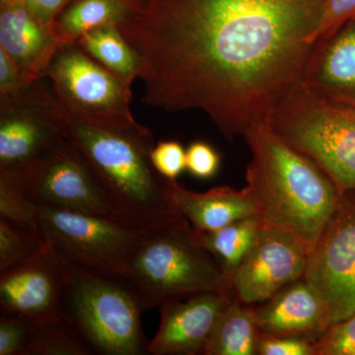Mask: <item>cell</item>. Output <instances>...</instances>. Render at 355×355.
Here are the masks:
<instances>
[{"label": "cell", "mask_w": 355, "mask_h": 355, "mask_svg": "<svg viewBox=\"0 0 355 355\" xmlns=\"http://www.w3.org/2000/svg\"><path fill=\"white\" fill-rule=\"evenodd\" d=\"M244 137L251 151L246 189L261 227L288 233L309 254L335 211L338 189L312 159L289 146L268 123L254 125Z\"/></svg>", "instance_id": "obj_2"}, {"label": "cell", "mask_w": 355, "mask_h": 355, "mask_svg": "<svg viewBox=\"0 0 355 355\" xmlns=\"http://www.w3.org/2000/svg\"><path fill=\"white\" fill-rule=\"evenodd\" d=\"M46 247L48 243L41 234L0 219V272L33 260Z\"/></svg>", "instance_id": "obj_25"}, {"label": "cell", "mask_w": 355, "mask_h": 355, "mask_svg": "<svg viewBox=\"0 0 355 355\" xmlns=\"http://www.w3.org/2000/svg\"><path fill=\"white\" fill-rule=\"evenodd\" d=\"M261 228L258 218L252 216L217 230L196 231L198 241L211 254L226 275L246 260L256 244Z\"/></svg>", "instance_id": "obj_22"}, {"label": "cell", "mask_w": 355, "mask_h": 355, "mask_svg": "<svg viewBox=\"0 0 355 355\" xmlns=\"http://www.w3.org/2000/svg\"><path fill=\"white\" fill-rule=\"evenodd\" d=\"M31 320L18 313L0 316V355H25L34 331Z\"/></svg>", "instance_id": "obj_26"}, {"label": "cell", "mask_w": 355, "mask_h": 355, "mask_svg": "<svg viewBox=\"0 0 355 355\" xmlns=\"http://www.w3.org/2000/svg\"><path fill=\"white\" fill-rule=\"evenodd\" d=\"M314 355H355V311L347 319L331 324L313 343Z\"/></svg>", "instance_id": "obj_27"}, {"label": "cell", "mask_w": 355, "mask_h": 355, "mask_svg": "<svg viewBox=\"0 0 355 355\" xmlns=\"http://www.w3.org/2000/svg\"><path fill=\"white\" fill-rule=\"evenodd\" d=\"M268 127L305 154L338 193L355 190V106L331 101L297 83L280 100Z\"/></svg>", "instance_id": "obj_5"}, {"label": "cell", "mask_w": 355, "mask_h": 355, "mask_svg": "<svg viewBox=\"0 0 355 355\" xmlns=\"http://www.w3.org/2000/svg\"><path fill=\"white\" fill-rule=\"evenodd\" d=\"M254 310L259 331L263 335L314 343L333 324L328 306L304 277L254 306Z\"/></svg>", "instance_id": "obj_15"}, {"label": "cell", "mask_w": 355, "mask_h": 355, "mask_svg": "<svg viewBox=\"0 0 355 355\" xmlns=\"http://www.w3.org/2000/svg\"><path fill=\"white\" fill-rule=\"evenodd\" d=\"M65 282L67 266L48 244L33 260L0 272L1 311L18 313L38 326L60 321Z\"/></svg>", "instance_id": "obj_13"}, {"label": "cell", "mask_w": 355, "mask_h": 355, "mask_svg": "<svg viewBox=\"0 0 355 355\" xmlns=\"http://www.w3.org/2000/svg\"><path fill=\"white\" fill-rule=\"evenodd\" d=\"M44 76L69 116L114 127L139 125L130 110L132 84L96 62L76 43L58 49Z\"/></svg>", "instance_id": "obj_8"}, {"label": "cell", "mask_w": 355, "mask_h": 355, "mask_svg": "<svg viewBox=\"0 0 355 355\" xmlns=\"http://www.w3.org/2000/svg\"><path fill=\"white\" fill-rule=\"evenodd\" d=\"M231 292L205 291L170 299L160 306L157 334L148 343L151 355L203 354Z\"/></svg>", "instance_id": "obj_14"}, {"label": "cell", "mask_w": 355, "mask_h": 355, "mask_svg": "<svg viewBox=\"0 0 355 355\" xmlns=\"http://www.w3.org/2000/svg\"><path fill=\"white\" fill-rule=\"evenodd\" d=\"M307 251L288 233L261 228L246 260L226 275L233 296L247 305H258L280 289L304 277Z\"/></svg>", "instance_id": "obj_12"}, {"label": "cell", "mask_w": 355, "mask_h": 355, "mask_svg": "<svg viewBox=\"0 0 355 355\" xmlns=\"http://www.w3.org/2000/svg\"><path fill=\"white\" fill-rule=\"evenodd\" d=\"M46 79L0 98V171L28 169L67 139V112Z\"/></svg>", "instance_id": "obj_9"}, {"label": "cell", "mask_w": 355, "mask_h": 355, "mask_svg": "<svg viewBox=\"0 0 355 355\" xmlns=\"http://www.w3.org/2000/svg\"><path fill=\"white\" fill-rule=\"evenodd\" d=\"M260 335L254 306L233 297L219 315L203 355H257Z\"/></svg>", "instance_id": "obj_19"}, {"label": "cell", "mask_w": 355, "mask_h": 355, "mask_svg": "<svg viewBox=\"0 0 355 355\" xmlns=\"http://www.w3.org/2000/svg\"><path fill=\"white\" fill-rule=\"evenodd\" d=\"M257 355H314V349L307 340L261 334Z\"/></svg>", "instance_id": "obj_31"}, {"label": "cell", "mask_w": 355, "mask_h": 355, "mask_svg": "<svg viewBox=\"0 0 355 355\" xmlns=\"http://www.w3.org/2000/svg\"><path fill=\"white\" fill-rule=\"evenodd\" d=\"M76 44L103 67L132 84L139 77L141 62L118 25H107L83 35Z\"/></svg>", "instance_id": "obj_21"}, {"label": "cell", "mask_w": 355, "mask_h": 355, "mask_svg": "<svg viewBox=\"0 0 355 355\" xmlns=\"http://www.w3.org/2000/svg\"><path fill=\"white\" fill-rule=\"evenodd\" d=\"M24 171L30 196L37 207L127 222L114 209L87 163L67 139Z\"/></svg>", "instance_id": "obj_11"}, {"label": "cell", "mask_w": 355, "mask_h": 355, "mask_svg": "<svg viewBox=\"0 0 355 355\" xmlns=\"http://www.w3.org/2000/svg\"><path fill=\"white\" fill-rule=\"evenodd\" d=\"M125 3L128 4V7H130V10L135 11L137 10V9L142 8V7L146 6L147 3H148L149 0H123Z\"/></svg>", "instance_id": "obj_34"}, {"label": "cell", "mask_w": 355, "mask_h": 355, "mask_svg": "<svg viewBox=\"0 0 355 355\" xmlns=\"http://www.w3.org/2000/svg\"><path fill=\"white\" fill-rule=\"evenodd\" d=\"M35 80L37 79L26 76L4 51H0V98L17 94Z\"/></svg>", "instance_id": "obj_32"}, {"label": "cell", "mask_w": 355, "mask_h": 355, "mask_svg": "<svg viewBox=\"0 0 355 355\" xmlns=\"http://www.w3.org/2000/svg\"><path fill=\"white\" fill-rule=\"evenodd\" d=\"M173 207L198 231H214L232 222L256 216V205L246 188L217 187L205 193L187 190L177 180H168Z\"/></svg>", "instance_id": "obj_18"}, {"label": "cell", "mask_w": 355, "mask_h": 355, "mask_svg": "<svg viewBox=\"0 0 355 355\" xmlns=\"http://www.w3.org/2000/svg\"><path fill=\"white\" fill-rule=\"evenodd\" d=\"M150 159L158 174L167 180L174 181L187 170L186 149L176 140L159 141L151 151Z\"/></svg>", "instance_id": "obj_28"}, {"label": "cell", "mask_w": 355, "mask_h": 355, "mask_svg": "<svg viewBox=\"0 0 355 355\" xmlns=\"http://www.w3.org/2000/svg\"><path fill=\"white\" fill-rule=\"evenodd\" d=\"M304 279L330 310L334 323L355 311V190L338 205L308 254Z\"/></svg>", "instance_id": "obj_10"}, {"label": "cell", "mask_w": 355, "mask_h": 355, "mask_svg": "<svg viewBox=\"0 0 355 355\" xmlns=\"http://www.w3.org/2000/svg\"><path fill=\"white\" fill-rule=\"evenodd\" d=\"M72 1L74 0H26L25 4L42 22L53 27L58 16Z\"/></svg>", "instance_id": "obj_33"}, {"label": "cell", "mask_w": 355, "mask_h": 355, "mask_svg": "<svg viewBox=\"0 0 355 355\" xmlns=\"http://www.w3.org/2000/svg\"><path fill=\"white\" fill-rule=\"evenodd\" d=\"M39 232L65 265L121 275L142 236L150 229L104 217L38 207Z\"/></svg>", "instance_id": "obj_7"}, {"label": "cell", "mask_w": 355, "mask_h": 355, "mask_svg": "<svg viewBox=\"0 0 355 355\" xmlns=\"http://www.w3.org/2000/svg\"><path fill=\"white\" fill-rule=\"evenodd\" d=\"M26 0H0L2 4H22L25 3Z\"/></svg>", "instance_id": "obj_35"}, {"label": "cell", "mask_w": 355, "mask_h": 355, "mask_svg": "<svg viewBox=\"0 0 355 355\" xmlns=\"http://www.w3.org/2000/svg\"><path fill=\"white\" fill-rule=\"evenodd\" d=\"M93 354L67 318L53 323L35 324L25 355Z\"/></svg>", "instance_id": "obj_24"}, {"label": "cell", "mask_w": 355, "mask_h": 355, "mask_svg": "<svg viewBox=\"0 0 355 355\" xmlns=\"http://www.w3.org/2000/svg\"><path fill=\"white\" fill-rule=\"evenodd\" d=\"M355 16V0H324L321 17L313 34L312 44Z\"/></svg>", "instance_id": "obj_30"}, {"label": "cell", "mask_w": 355, "mask_h": 355, "mask_svg": "<svg viewBox=\"0 0 355 355\" xmlns=\"http://www.w3.org/2000/svg\"><path fill=\"white\" fill-rule=\"evenodd\" d=\"M62 44L53 28L22 4L0 3V51L32 79L46 71Z\"/></svg>", "instance_id": "obj_17"}, {"label": "cell", "mask_w": 355, "mask_h": 355, "mask_svg": "<svg viewBox=\"0 0 355 355\" xmlns=\"http://www.w3.org/2000/svg\"><path fill=\"white\" fill-rule=\"evenodd\" d=\"M221 154L202 140L191 142L186 149L187 171L198 179L209 180L220 169Z\"/></svg>", "instance_id": "obj_29"}, {"label": "cell", "mask_w": 355, "mask_h": 355, "mask_svg": "<svg viewBox=\"0 0 355 355\" xmlns=\"http://www.w3.org/2000/svg\"><path fill=\"white\" fill-rule=\"evenodd\" d=\"M0 219L40 234L38 207L30 196L24 170L0 171Z\"/></svg>", "instance_id": "obj_23"}, {"label": "cell", "mask_w": 355, "mask_h": 355, "mask_svg": "<svg viewBox=\"0 0 355 355\" xmlns=\"http://www.w3.org/2000/svg\"><path fill=\"white\" fill-rule=\"evenodd\" d=\"M123 277L139 292L147 310L189 294L231 292L225 273L181 214L142 236Z\"/></svg>", "instance_id": "obj_4"}, {"label": "cell", "mask_w": 355, "mask_h": 355, "mask_svg": "<svg viewBox=\"0 0 355 355\" xmlns=\"http://www.w3.org/2000/svg\"><path fill=\"white\" fill-rule=\"evenodd\" d=\"M146 310L139 292L121 275L67 266L64 317L93 354H147L141 328Z\"/></svg>", "instance_id": "obj_6"}, {"label": "cell", "mask_w": 355, "mask_h": 355, "mask_svg": "<svg viewBox=\"0 0 355 355\" xmlns=\"http://www.w3.org/2000/svg\"><path fill=\"white\" fill-rule=\"evenodd\" d=\"M324 2L149 0L118 27L141 62L144 104L202 111L232 140L300 80Z\"/></svg>", "instance_id": "obj_1"}, {"label": "cell", "mask_w": 355, "mask_h": 355, "mask_svg": "<svg viewBox=\"0 0 355 355\" xmlns=\"http://www.w3.org/2000/svg\"><path fill=\"white\" fill-rule=\"evenodd\" d=\"M130 8L123 0H74L53 23L62 46L76 43L86 33L107 25H120Z\"/></svg>", "instance_id": "obj_20"}, {"label": "cell", "mask_w": 355, "mask_h": 355, "mask_svg": "<svg viewBox=\"0 0 355 355\" xmlns=\"http://www.w3.org/2000/svg\"><path fill=\"white\" fill-rule=\"evenodd\" d=\"M299 83L331 101L355 106V16L313 44Z\"/></svg>", "instance_id": "obj_16"}, {"label": "cell", "mask_w": 355, "mask_h": 355, "mask_svg": "<svg viewBox=\"0 0 355 355\" xmlns=\"http://www.w3.org/2000/svg\"><path fill=\"white\" fill-rule=\"evenodd\" d=\"M65 137L128 223L153 229L179 216L168 197V180L151 162L155 142L148 128L100 125L67 114Z\"/></svg>", "instance_id": "obj_3"}]
</instances>
